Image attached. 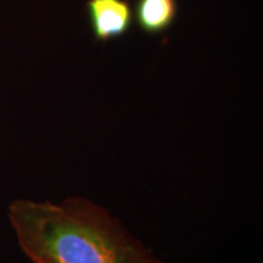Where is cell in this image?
I'll return each instance as SVG.
<instances>
[{
  "instance_id": "3",
  "label": "cell",
  "mask_w": 263,
  "mask_h": 263,
  "mask_svg": "<svg viewBox=\"0 0 263 263\" xmlns=\"http://www.w3.org/2000/svg\"><path fill=\"white\" fill-rule=\"evenodd\" d=\"M134 21L147 35L163 34L173 27L178 16V0H136Z\"/></svg>"
},
{
  "instance_id": "2",
  "label": "cell",
  "mask_w": 263,
  "mask_h": 263,
  "mask_svg": "<svg viewBox=\"0 0 263 263\" xmlns=\"http://www.w3.org/2000/svg\"><path fill=\"white\" fill-rule=\"evenodd\" d=\"M87 17L97 42L126 37L134 21L129 0H88Z\"/></svg>"
},
{
  "instance_id": "1",
  "label": "cell",
  "mask_w": 263,
  "mask_h": 263,
  "mask_svg": "<svg viewBox=\"0 0 263 263\" xmlns=\"http://www.w3.org/2000/svg\"><path fill=\"white\" fill-rule=\"evenodd\" d=\"M9 217L34 263H163L106 210L83 197L60 205L15 200Z\"/></svg>"
}]
</instances>
